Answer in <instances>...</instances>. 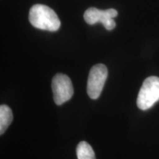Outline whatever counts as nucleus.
<instances>
[{
	"instance_id": "obj_3",
	"label": "nucleus",
	"mask_w": 159,
	"mask_h": 159,
	"mask_svg": "<svg viewBox=\"0 0 159 159\" xmlns=\"http://www.w3.org/2000/svg\"><path fill=\"white\" fill-rule=\"evenodd\" d=\"M53 98L57 105L69 101L74 94V88L70 78L66 75L57 73L52 80Z\"/></svg>"
},
{
	"instance_id": "obj_6",
	"label": "nucleus",
	"mask_w": 159,
	"mask_h": 159,
	"mask_svg": "<svg viewBox=\"0 0 159 159\" xmlns=\"http://www.w3.org/2000/svg\"><path fill=\"white\" fill-rule=\"evenodd\" d=\"M13 112L7 105L0 106V134L2 135L13 121Z\"/></svg>"
},
{
	"instance_id": "obj_7",
	"label": "nucleus",
	"mask_w": 159,
	"mask_h": 159,
	"mask_svg": "<svg viewBox=\"0 0 159 159\" xmlns=\"http://www.w3.org/2000/svg\"><path fill=\"white\" fill-rule=\"evenodd\" d=\"M77 159H96L92 148L88 142H80L76 148Z\"/></svg>"
},
{
	"instance_id": "obj_4",
	"label": "nucleus",
	"mask_w": 159,
	"mask_h": 159,
	"mask_svg": "<svg viewBox=\"0 0 159 159\" xmlns=\"http://www.w3.org/2000/svg\"><path fill=\"white\" fill-rule=\"evenodd\" d=\"M108 77V69L104 64L99 63L91 69L87 81V94L93 99L99 98Z\"/></svg>"
},
{
	"instance_id": "obj_5",
	"label": "nucleus",
	"mask_w": 159,
	"mask_h": 159,
	"mask_svg": "<svg viewBox=\"0 0 159 159\" xmlns=\"http://www.w3.org/2000/svg\"><path fill=\"white\" fill-rule=\"evenodd\" d=\"M118 14L115 9L99 10L96 7H90L84 13V20L89 25H94L101 22L108 30H111L116 27V22L114 20Z\"/></svg>"
},
{
	"instance_id": "obj_1",
	"label": "nucleus",
	"mask_w": 159,
	"mask_h": 159,
	"mask_svg": "<svg viewBox=\"0 0 159 159\" xmlns=\"http://www.w3.org/2000/svg\"><path fill=\"white\" fill-rule=\"evenodd\" d=\"M29 21L38 29L54 32L61 26V21L52 9L44 5H33L30 10Z\"/></svg>"
},
{
	"instance_id": "obj_2",
	"label": "nucleus",
	"mask_w": 159,
	"mask_h": 159,
	"mask_svg": "<svg viewBox=\"0 0 159 159\" xmlns=\"http://www.w3.org/2000/svg\"><path fill=\"white\" fill-rule=\"evenodd\" d=\"M159 100V77L151 76L144 80L137 97V106L142 111L152 108Z\"/></svg>"
}]
</instances>
